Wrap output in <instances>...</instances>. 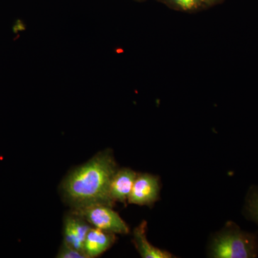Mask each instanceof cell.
Listing matches in <instances>:
<instances>
[{"label": "cell", "mask_w": 258, "mask_h": 258, "mask_svg": "<svg viewBox=\"0 0 258 258\" xmlns=\"http://www.w3.org/2000/svg\"><path fill=\"white\" fill-rule=\"evenodd\" d=\"M117 170L110 149L98 152L64 178L60 185L62 199L71 210L93 205L113 207L115 203L110 195V186Z\"/></svg>", "instance_id": "6da1fadb"}, {"label": "cell", "mask_w": 258, "mask_h": 258, "mask_svg": "<svg viewBox=\"0 0 258 258\" xmlns=\"http://www.w3.org/2000/svg\"><path fill=\"white\" fill-rule=\"evenodd\" d=\"M210 252L212 257H254L258 254L257 237L237 226H230L214 239Z\"/></svg>", "instance_id": "7a4b0ae2"}, {"label": "cell", "mask_w": 258, "mask_h": 258, "mask_svg": "<svg viewBox=\"0 0 258 258\" xmlns=\"http://www.w3.org/2000/svg\"><path fill=\"white\" fill-rule=\"evenodd\" d=\"M112 208L106 205H93L71 210L82 216L93 227L113 234H128V225Z\"/></svg>", "instance_id": "3957f363"}, {"label": "cell", "mask_w": 258, "mask_h": 258, "mask_svg": "<svg viewBox=\"0 0 258 258\" xmlns=\"http://www.w3.org/2000/svg\"><path fill=\"white\" fill-rule=\"evenodd\" d=\"M160 185L157 176L141 174L136 178L128 202L137 205H150L159 198Z\"/></svg>", "instance_id": "277c9868"}, {"label": "cell", "mask_w": 258, "mask_h": 258, "mask_svg": "<svg viewBox=\"0 0 258 258\" xmlns=\"http://www.w3.org/2000/svg\"><path fill=\"white\" fill-rule=\"evenodd\" d=\"M91 227L82 216L71 210L64 217L62 242L84 252L85 240Z\"/></svg>", "instance_id": "5b68a950"}, {"label": "cell", "mask_w": 258, "mask_h": 258, "mask_svg": "<svg viewBox=\"0 0 258 258\" xmlns=\"http://www.w3.org/2000/svg\"><path fill=\"white\" fill-rule=\"evenodd\" d=\"M115 240V234L92 227L86 236L83 250L88 258L97 257L108 250Z\"/></svg>", "instance_id": "8992f818"}, {"label": "cell", "mask_w": 258, "mask_h": 258, "mask_svg": "<svg viewBox=\"0 0 258 258\" xmlns=\"http://www.w3.org/2000/svg\"><path fill=\"white\" fill-rule=\"evenodd\" d=\"M137 175L135 171L128 168L116 171L110 186V195L114 203H125L128 200Z\"/></svg>", "instance_id": "52a82bcc"}, {"label": "cell", "mask_w": 258, "mask_h": 258, "mask_svg": "<svg viewBox=\"0 0 258 258\" xmlns=\"http://www.w3.org/2000/svg\"><path fill=\"white\" fill-rule=\"evenodd\" d=\"M147 222H142L134 229L133 242L140 255L144 258H171L172 254L153 246L147 238Z\"/></svg>", "instance_id": "ba28073f"}, {"label": "cell", "mask_w": 258, "mask_h": 258, "mask_svg": "<svg viewBox=\"0 0 258 258\" xmlns=\"http://www.w3.org/2000/svg\"><path fill=\"white\" fill-rule=\"evenodd\" d=\"M174 9L184 12H192L206 8L204 0H160Z\"/></svg>", "instance_id": "9c48e42d"}, {"label": "cell", "mask_w": 258, "mask_h": 258, "mask_svg": "<svg viewBox=\"0 0 258 258\" xmlns=\"http://www.w3.org/2000/svg\"><path fill=\"white\" fill-rule=\"evenodd\" d=\"M57 258H88L87 255L83 251L79 250L71 247L69 244L64 243L61 244L58 252L56 255Z\"/></svg>", "instance_id": "30bf717a"}, {"label": "cell", "mask_w": 258, "mask_h": 258, "mask_svg": "<svg viewBox=\"0 0 258 258\" xmlns=\"http://www.w3.org/2000/svg\"><path fill=\"white\" fill-rule=\"evenodd\" d=\"M247 212L249 216L258 223V189L250 193L247 200Z\"/></svg>", "instance_id": "8fae6325"}, {"label": "cell", "mask_w": 258, "mask_h": 258, "mask_svg": "<svg viewBox=\"0 0 258 258\" xmlns=\"http://www.w3.org/2000/svg\"><path fill=\"white\" fill-rule=\"evenodd\" d=\"M222 1V0H204L207 6H212V5H216Z\"/></svg>", "instance_id": "7c38bea8"}, {"label": "cell", "mask_w": 258, "mask_h": 258, "mask_svg": "<svg viewBox=\"0 0 258 258\" xmlns=\"http://www.w3.org/2000/svg\"><path fill=\"white\" fill-rule=\"evenodd\" d=\"M136 1H145V0H136Z\"/></svg>", "instance_id": "4fadbf2b"}]
</instances>
